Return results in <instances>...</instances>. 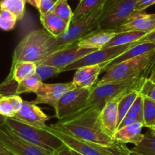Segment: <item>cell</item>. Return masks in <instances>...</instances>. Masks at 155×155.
Returning a JSON list of instances; mask_svg holds the SVG:
<instances>
[{
	"label": "cell",
	"mask_w": 155,
	"mask_h": 155,
	"mask_svg": "<svg viewBox=\"0 0 155 155\" xmlns=\"http://www.w3.org/2000/svg\"><path fill=\"white\" fill-rule=\"evenodd\" d=\"M56 0H40V1L38 11L40 15H43L46 14L51 12L56 5Z\"/></svg>",
	"instance_id": "obj_36"
},
{
	"label": "cell",
	"mask_w": 155,
	"mask_h": 155,
	"mask_svg": "<svg viewBox=\"0 0 155 155\" xmlns=\"http://www.w3.org/2000/svg\"><path fill=\"white\" fill-rule=\"evenodd\" d=\"M51 36L45 29L35 30L27 33L15 47L11 68L21 62L37 64L49 55L48 42Z\"/></svg>",
	"instance_id": "obj_4"
},
{
	"label": "cell",
	"mask_w": 155,
	"mask_h": 155,
	"mask_svg": "<svg viewBox=\"0 0 155 155\" xmlns=\"http://www.w3.org/2000/svg\"><path fill=\"white\" fill-rule=\"evenodd\" d=\"M97 49L81 48L76 43L51 53L37 64L54 66L62 71L65 67Z\"/></svg>",
	"instance_id": "obj_12"
},
{
	"label": "cell",
	"mask_w": 155,
	"mask_h": 155,
	"mask_svg": "<svg viewBox=\"0 0 155 155\" xmlns=\"http://www.w3.org/2000/svg\"><path fill=\"white\" fill-rule=\"evenodd\" d=\"M155 65V49L103 69L105 74L94 86L148 77Z\"/></svg>",
	"instance_id": "obj_2"
},
{
	"label": "cell",
	"mask_w": 155,
	"mask_h": 155,
	"mask_svg": "<svg viewBox=\"0 0 155 155\" xmlns=\"http://www.w3.org/2000/svg\"><path fill=\"white\" fill-rule=\"evenodd\" d=\"M25 0H0V9H5L12 12L21 20L25 12Z\"/></svg>",
	"instance_id": "obj_30"
},
{
	"label": "cell",
	"mask_w": 155,
	"mask_h": 155,
	"mask_svg": "<svg viewBox=\"0 0 155 155\" xmlns=\"http://www.w3.org/2000/svg\"><path fill=\"white\" fill-rule=\"evenodd\" d=\"M131 154H132V153H131ZM132 155H135V154H132Z\"/></svg>",
	"instance_id": "obj_46"
},
{
	"label": "cell",
	"mask_w": 155,
	"mask_h": 155,
	"mask_svg": "<svg viewBox=\"0 0 155 155\" xmlns=\"http://www.w3.org/2000/svg\"><path fill=\"white\" fill-rule=\"evenodd\" d=\"M126 117L129 118L134 123H140L142 125L144 124V96L141 94L138 95L126 114Z\"/></svg>",
	"instance_id": "obj_28"
},
{
	"label": "cell",
	"mask_w": 155,
	"mask_h": 155,
	"mask_svg": "<svg viewBox=\"0 0 155 155\" xmlns=\"http://www.w3.org/2000/svg\"><path fill=\"white\" fill-rule=\"evenodd\" d=\"M25 1L26 2H28L29 4H30L32 6H33V7L37 9L38 7H39L40 1V0H25Z\"/></svg>",
	"instance_id": "obj_41"
},
{
	"label": "cell",
	"mask_w": 155,
	"mask_h": 155,
	"mask_svg": "<svg viewBox=\"0 0 155 155\" xmlns=\"http://www.w3.org/2000/svg\"><path fill=\"white\" fill-rule=\"evenodd\" d=\"M36 69L35 75L41 80H47V79L53 78L57 77L59 74L62 73V71L59 68H56L54 66L47 64H36Z\"/></svg>",
	"instance_id": "obj_33"
},
{
	"label": "cell",
	"mask_w": 155,
	"mask_h": 155,
	"mask_svg": "<svg viewBox=\"0 0 155 155\" xmlns=\"http://www.w3.org/2000/svg\"><path fill=\"white\" fill-rule=\"evenodd\" d=\"M146 79L147 77H139L134 80L111 82L101 84L100 86H94L91 89L88 104L95 105L99 109L102 110L103 106L109 100L116 96L125 89L129 87H135L140 90Z\"/></svg>",
	"instance_id": "obj_7"
},
{
	"label": "cell",
	"mask_w": 155,
	"mask_h": 155,
	"mask_svg": "<svg viewBox=\"0 0 155 155\" xmlns=\"http://www.w3.org/2000/svg\"><path fill=\"white\" fill-rule=\"evenodd\" d=\"M143 125L140 123H134L116 130L113 135L115 142L122 144H133L138 145L142 141L144 134L141 133Z\"/></svg>",
	"instance_id": "obj_19"
},
{
	"label": "cell",
	"mask_w": 155,
	"mask_h": 155,
	"mask_svg": "<svg viewBox=\"0 0 155 155\" xmlns=\"http://www.w3.org/2000/svg\"><path fill=\"white\" fill-rule=\"evenodd\" d=\"M142 42H151V43L155 44V29L145 33L141 39L136 41L135 44L142 43Z\"/></svg>",
	"instance_id": "obj_38"
},
{
	"label": "cell",
	"mask_w": 155,
	"mask_h": 155,
	"mask_svg": "<svg viewBox=\"0 0 155 155\" xmlns=\"http://www.w3.org/2000/svg\"><path fill=\"white\" fill-rule=\"evenodd\" d=\"M155 4V0H138L135 6V12H142Z\"/></svg>",
	"instance_id": "obj_37"
},
{
	"label": "cell",
	"mask_w": 155,
	"mask_h": 155,
	"mask_svg": "<svg viewBox=\"0 0 155 155\" xmlns=\"http://www.w3.org/2000/svg\"><path fill=\"white\" fill-rule=\"evenodd\" d=\"M13 118L32 127L46 129V122L50 120V117L44 114L36 104L23 100L21 109Z\"/></svg>",
	"instance_id": "obj_15"
},
{
	"label": "cell",
	"mask_w": 155,
	"mask_h": 155,
	"mask_svg": "<svg viewBox=\"0 0 155 155\" xmlns=\"http://www.w3.org/2000/svg\"><path fill=\"white\" fill-rule=\"evenodd\" d=\"M5 124L23 139L50 153H53L63 144L60 139L46 129L27 125L13 117H6Z\"/></svg>",
	"instance_id": "obj_5"
},
{
	"label": "cell",
	"mask_w": 155,
	"mask_h": 155,
	"mask_svg": "<svg viewBox=\"0 0 155 155\" xmlns=\"http://www.w3.org/2000/svg\"><path fill=\"white\" fill-rule=\"evenodd\" d=\"M100 111L101 110L95 105L88 104L49 127L80 140L106 146L112 145L117 142L103 130Z\"/></svg>",
	"instance_id": "obj_1"
},
{
	"label": "cell",
	"mask_w": 155,
	"mask_h": 155,
	"mask_svg": "<svg viewBox=\"0 0 155 155\" xmlns=\"http://www.w3.org/2000/svg\"><path fill=\"white\" fill-rule=\"evenodd\" d=\"M134 45H135V42L131 44H126V45H119V46L103 47L100 49H97L92 52L89 53V54H86L84 57L81 58L76 61L70 64L68 66L65 67L62 69V72L74 71V70H77L78 68L84 66H88V65H96L103 64L106 66L109 62H110L114 58L122 54L128 48H129Z\"/></svg>",
	"instance_id": "obj_9"
},
{
	"label": "cell",
	"mask_w": 155,
	"mask_h": 155,
	"mask_svg": "<svg viewBox=\"0 0 155 155\" xmlns=\"http://www.w3.org/2000/svg\"><path fill=\"white\" fill-rule=\"evenodd\" d=\"M154 49L155 44L151 43V42H142V43L135 44V45L131 46L129 48H128L122 54L119 55L115 58H114L110 62H109L103 68V69L112 66V65L120 63L122 61H124L128 60V59L132 58L137 57V56L141 55V54H145V53L151 51Z\"/></svg>",
	"instance_id": "obj_21"
},
{
	"label": "cell",
	"mask_w": 155,
	"mask_h": 155,
	"mask_svg": "<svg viewBox=\"0 0 155 155\" xmlns=\"http://www.w3.org/2000/svg\"><path fill=\"white\" fill-rule=\"evenodd\" d=\"M0 155H15L12 152H11L9 149L3 146L0 144Z\"/></svg>",
	"instance_id": "obj_40"
},
{
	"label": "cell",
	"mask_w": 155,
	"mask_h": 155,
	"mask_svg": "<svg viewBox=\"0 0 155 155\" xmlns=\"http://www.w3.org/2000/svg\"><path fill=\"white\" fill-rule=\"evenodd\" d=\"M5 118L6 117H3L2 115L0 114V125L5 124Z\"/></svg>",
	"instance_id": "obj_43"
},
{
	"label": "cell",
	"mask_w": 155,
	"mask_h": 155,
	"mask_svg": "<svg viewBox=\"0 0 155 155\" xmlns=\"http://www.w3.org/2000/svg\"><path fill=\"white\" fill-rule=\"evenodd\" d=\"M102 13L103 5L88 15L71 21L68 30L60 36H50L48 42L49 54L76 43L91 32L98 30V20Z\"/></svg>",
	"instance_id": "obj_3"
},
{
	"label": "cell",
	"mask_w": 155,
	"mask_h": 155,
	"mask_svg": "<svg viewBox=\"0 0 155 155\" xmlns=\"http://www.w3.org/2000/svg\"><path fill=\"white\" fill-rule=\"evenodd\" d=\"M140 94L155 101V82L147 78L139 90Z\"/></svg>",
	"instance_id": "obj_35"
},
{
	"label": "cell",
	"mask_w": 155,
	"mask_h": 155,
	"mask_svg": "<svg viewBox=\"0 0 155 155\" xmlns=\"http://www.w3.org/2000/svg\"><path fill=\"white\" fill-rule=\"evenodd\" d=\"M105 0H80V2L73 12L71 21L88 15L103 4Z\"/></svg>",
	"instance_id": "obj_26"
},
{
	"label": "cell",
	"mask_w": 155,
	"mask_h": 155,
	"mask_svg": "<svg viewBox=\"0 0 155 155\" xmlns=\"http://www.w3.org/2000/svg\"><path fill=\"white\" fill-rule=\"evenodd\" d=\"M46 130L55 135L62 141V143L69 147L71 149L74 150L82 155H132L130 149L126 146V144L117 142L114 145L109 146L101 145L80 140L62 132L53 130L49 126L46 127Z\"/></svg>",
	"instance_id": "obj_6"
},
{
	"label": "cell",
	"mask_w": 155,
	"mask_h": 155,
	"mask_svg": "<svg viewBox=\"0 0 155 155\" xmlns=\"http://www.w3.org/2000/svg\"><path fill=\"white\" fill-rule=\"evenodd\" d=\"M22 104L23 99L18 95H0V114L5 117H14Z\"/></svg>",
	"instance_id": "obj_22"
},
{
	"label": "cell",
	"mask_w": 155,
	"mask_h": 155,
	"mask_svg": "<svg viewBox=\"0 0 155 155\" xmlns=\"http://www.w3.org/2000/svg\"><path fill=\"white\" fill-rule=\"evenodd\" d=\"M146 33L141 31H125L119 32L105 45L104 47H113L126 45L135 42L141 39Z\"/></svg>",
	"instance_id": "obj_25"
},
{
	"label": "cell",
	"mask_w": 155,
	"mask_h": 155,
	"mask_svg": "<svg viewBox=\"0 0 155 155\" xmlns=\"http://www.w3.org/2000/svg\"><path fill=\"white\" fill-rule=\"evenodd\" d=\"M105 64L88 65L75 70L72 82L76 87L92 88L97 83L100 73L103 72Z\"/></svg>",
	"instance_id": "obj_17"
},
{
	"label": "cell",
	"mask_w": 155,
	"mask_h": 155,
	"mask_svg": "<svg viewBox=\"0 0 155 155\" xmlns=\"http://www.w3.org/2000/svg\"><path fill=\"white\" fill-rule=\"evenodd\" d=\"M155 29V14L144 11L134 12L121 26L115 29L117 33L125 31H141L148 33Z\"/></svg>",
	"instance_id": "obj_16"
},
{
	"label": "cell",
	"mask_w": 155,
	"mask_h": 155,
	"mask_svg": "<svg viewBox=\"0 0 155 155\" xmlns=\"http://www.w3.org/2000/svg\"><path fill=\"white\" fill-rule=\"evenodd\" d=\"M42 83L43 81H41L34 74L33 76L22 80L20 83H16L15 94L19 95L21 93H25V92L35 93Z\"/></svg>",
	"instance_id": "obj_29"
},
{
	"label": "cell",
	"mask_w": 155,
	"mask_h": 155,
	"mask_svg": "<svg viewBox=\"0 0 155 155\" xmlns=\"http://www.w3.org/2000/svg\"><path fill=\"white\" fill-rule=\"evenodd\" d=\"M140 92L138 90H132L127 92L122 98H121L119 102L118 105V119H117V127L120 124L123 118L126 117V114L128 113L130 109L131 106L134 103L135 100L139 95Z\"/></svg>",
	"instance_id": "obj_27"
},
{
	"label": "cell",
	"mask_w": 155,
	"mask_h": 155,
	"mask_svg": "<svg viewBox=\"0 0 155 155\" xmlns=\"http://www.w3.org/2000/svg\"><path fill=\"white\" fill-rule=\"evenodd\" d=\"M91 89L76 87L65 92L55 107V117L61 120L85 107L88 104Z\"/></svg>",
	"instance_id": "obj_8"
},
{
	"label": "cell",
	"mask_w": 155,
	"mask_h": 155,
	"mask_svg": "<svg viewBox=\"0 0 155 155\" xmlns=\"http://www.w3.org/2000/svg\"><path fill=\"white\" fill-rule=\"evenodd\" d=\"M36 65V63L34 62L27 61L17 64L10 69V74L7 80H12L15 83H20L22 80L34 75Z\"/></svg>",
	"instance_id": "obj_23"
},
{
	"label": "cell",
	"mask_w": 155,
	"mask_h": 155,
	"mask_svg": "<svg viewBox=\"0 0 155 155\" xmlns=\"http://www.w3.org/2000/svg\"><path fill=\"white\" fill-rule=\"evenodd\" d=\"M138 0H120L98 20L100 30H115L135 12Z\"/></svg>",
	"instance_id": "obj_11"
},
{
	"label": "cell",
	"mask_w": 155,
	"mask_h": 155,
	"mask_svg": "<svg viewBox=\"0 0 155 155\" xmlns=\"http://www.w3.org/2000/svg\"><path fill=\"white\" fill-rule=\"evenodd\" d=\"M0 144L15 155H52L46 150L18 136L5 124L0 125Z\"/></svg>",
	"instance_id": "obj_10"
},
{
	"label": "cell",
	"mask_w": 155,
	"mask_h": 155,
	"mask_svg": "<svg viewBox=\"0 0 155 155\" xmlns=\"http://www.w3.org/2000/svg\"><path fill=\"white\" fill-rule=\"evenodd\" d=\"M151 130H153V131H154V132H155V126H154V127H153V128L151 129Z\"/></svg>",
	"instance_id": "obj_45"
},
{
	"label": "cell",
	"mask_w": 155,
	"mask_h": 155,
	"mask_svg": "<svg viewBox=\"0 0 155 155\" xmlns=\"http://www.w3.org/2000/svg\"><path fill=\"white\" fill-rule=\"evenodd\" d=\"M18 18L14 14L5 9H0V29L9 31L15 28Z\"/></svg>",
	"instance_id": "obj_34"
},
{
	"label": "cell",
	"mask_w": 155,
	"mask_h": 155,
	"mask_svg": "<svg viewBox=\"0 0 155 155\" xmlns=\"http://www.w3.org/2000/svg\"><path fill=\"white\" fill-rule=\"evenodd\" d=\"M149 80H150L151 81L155 82V65L153 66V68H152L151 71H150V74L148 77Z\"/></svg>",
	"instance_id": "obj_42"
},
{
	"label": "cell",
	"mask_w": 155,
	"mask_h": 155,
	"mask_svg": "<svg viewBox=\"0 0 155 155\" xmlns=\"http://www.w3.org/2000/svg\"><path fill=\"white\" fill-rule=\"evenodd\" d=\"M52 12L63 20L69 26L73 18V12L68 5L67 0H56V5Z\"/></svg>",
	"instance_id": "obj_32"
},
{
	"label": "cell",
	"mask_w": 155,
	"mask_h": 155,
	"mask_svg": "<svg viewBox=\"0 0 155 155\" xmlns=\"http://www.w3.org/2000/svg\"><path fill=\"white\" fill-rule=\"evenodd\" d=\"M130 151L135 155H155V132L150 130L144 134L142 141Z\"/></svg>",
	"instance_id": "obj_24"
},
{
	"label": "cell",
	"mask_w": 155,
	"mask_h": 155,
	"mask_svg": "<svg viewBox=\"0 0 155 155\" xmlns=\"http://www.w3.org/2000/svg\"><path fill=\"white\" fill-rule=\"evenodd\" d=\"M40 18L44 29L53 37H59L68 28V24L52 12L46 15H40Z\"/></svg>",
	"instance_id": "obj_20"
},
{
	"label": "cell",
	"mask_w": 155,
	"mask_h": 155,
	"mask_svg": "<svg viewBox=\"0 0 155 155\" xmlns=\"http://www.w3.org/2000/svg\"><path fill=\"white\" fill-rule=\"evenodd\" d=\"M132 90H138L135 87H129L125 89L122 92L109 100L102 108L100 111V120L102 126L108 136L111 138L113 137V135L117 130V119H118V105L121 98L127 92ZM113 139V138H112Z\"/></svg>",
	"instance_id": "obj_14"
},
{
	"label": "cell",
	"mask_w": 155,
	"mask_h": 155,
	"mask_svg": "<svg viewBox=\"0 0 155 155\" xmlns=\"http://www.w3.org/2000/svg\"><path fill=\"white\" fill-rule=\"evenodd\" d=\"M76 88L73 82L60 83H43L35 94L36 98L31 102L35 104H45L55 108L58 101L68 91Z\"/></svg>",
	"instance_id": "obj_13"
},
{
	"label": "cell",
	"mask_w": 155,
	"mask_h": 155,
	"mask_svg": "<svg viewBox=\"0 0 155 155\" xmlns=\"http://www.w3.org/2000/svg\"><path fill=\"white\" fill-rule=\"evenodd\" d=\"M144 127L151 130L155 126V101L144 96Z\"/></svg>",
	"instance_id": "obj_31"
},
{
	"label": "cell",
	"mask_w": 155,
	"mask_h": 155,
	"mask_svg": "<svg viewBox=\"0 0 155 155\" xmlns=\"http://www.w3.org/2000/svg\"><path fill=\"white\" fill-rule=\"evenodd\" d=\"M71 154H72V155H82L81 154L77 152V151H74V150H73V149H71Z\"/></svg>",
	"instance_id": "obj_44"
},
{
	"label": "cell",
	"mask_w": 155,
	"mask_h": 155,
	"mask_svg": "<svg viewBox=\"0 0 155 155\" xmlns=\"http://www.w3.org/2000/svg\"><path fill=\"white\" fill-rule=\"evenodd\" d=\"M52 155H72V154H71V148L63 143L52 153Z\"/></svg>",
	"instance_id": "obj_39"
},
{
	"label": "cell",
	"mask_w": 155,
	"mask_h": 155,
	"mask_svg": "<svg viewBox=\"0 0 155 155\" xmlns=\"http://www.w3.org/2000/svg\"><path fill=\"white\" fill-rule=\"evenodd\" d=\"M117 32L115 30H95L84 36L77 42L81 48L100 49L103 48L114 36Z\"/></svg>",
	"instance_id": "obj_18"
}]
</instances>
